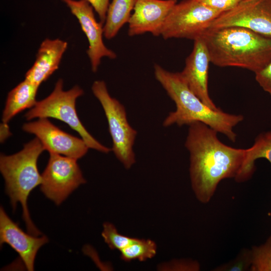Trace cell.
Segmentation results:
<instances>
[{
	"label": "cell",
	"mask_w": 271,
	"mask_h": 271,
	"mask_svg": "<svg viewBox=\"0 0 271 271\" xmlns=\"http://www.w3.org/2000/svg\"><path fill=\"white\" fill-rule=\"evenodd\" d=\"M185 146L190 154V177L196 198L208 203L219 183L235 178L244 159L246 149L221 142L217 132L201 122L189 125Z\"/></svg>",
	"instance_id": "1"
},
{
	"label": "cell",
	"mask_w": 271,
	"mask_h": 271,
	"mask_svg": "<svg viewBox=\"0 0 271 271\" xmlns=\"http://www.w3.org/2000/svg\"><path fill=\"white\" fill-rule=\"evenodd\" d=\"M154 74L176 107L164 119V126H181L201 122L224 134L230 141H236L237 135L233 128L243 120L242 115L230 114L221 109L215 110L208 106L191 90L180 72H170L155 64Z\"/></svg>",
	"instance_id": "2"
},
{
	"label": "cell",
	"mask_w": 271,
	"mask_h": 271,
	"mask_svg": "<svg viewBox=\"0 0 271 271\" xmlns=\"http://www.w3.org/2000/svg\"><path fill=\"white\" fill-rule=\"evenodd\" d=\"M211 62L236 67L255 73L271 62V37L238 27L208 30L202 36Z\"/></svg>",
	"instance_id": "3"
},
{
	"label": "cell",
	"mask_w": 271,
	"mask_h": 271,
	"mask_svg": "<svg viewBox=\"0 0 271 271\" xmlns=\"http://www.w3.org/2000/svg\"><path fill=\"white\" fill-rule=\"evenodd\" d=\"M44 150L41 141L36 137L26 144L21 151L9 156L2 154L0 156V171L13 208L15 210L17 203H21L28 233L36 236L42 233L31 219L27 201L32 191L41 184L42 175L38 171L37 161Z\"/></svg>",
	"instance_id": "4"
},
{
	"label": "cell",
	"mask_w": 271,
	"mask_h": 271,
	"mask_svg": "<svg viewBox=\"0 0 271 271\" xmlns=\"http://www.w3.org/2000/svg\"><path fill=\"white\" fill-rule=\"evenodd\" d=\"M83 93V89L78 85L68 90H64L63 80L59 79L51 93L45 99L37 101L25 116L28 120L35 118L48 117L60 120L77 132L89 148L108 153L112 149L102 145L93 137L78 117L75 107L76 100Z\"/></svg>",
	"instance_id": "5"
},
{
	"label": "cell",
	"mask_w": 271,
	"mask_h": 271,
	"mask_svg": "<svg viewBox=\"0 0 271 271\" xmlns=\"http://www.w3.org/2000/svg\"><path fill=\"white\" fill-rule=\"evenodd\" d=\"M91 89L104 110L112 141V151L124 168L129 169L136 163L133 146L137 131L129 123L124 106L110 95L104 81H95Z\"/></svg>",
	"instance_id": "6"
},
{
	"label": "cell",
	"mask_w": 271,
	"mask_h": 271,
	"mask_svg": "<svg viewBox=\"0 0 271 271\" xmlns=\"http://www.w3.org/2000/svg\"><path fill=\"white\" fill-rule=\"evenodd\" d=\"M221 14L199 0H183L177 3L171 10L160 36L165 39L183 38L195 40L201 37Z\"/></svg>",
	"instance_id": "7"
},
{
	"label": "cell",
	"mask_w": 271,
	"mask_h": 271,
	"mask_svg": "<svg viewBox=\"0 0 271 271\" xmlns=\"http://www.w3.org/2000/svg\"><path fill=\"white\" fill-rule=\"evenodd\" d=\"M49 154L47 165L42 175L40 189L46 197L59 205L86 180L77 160Z\"/></svg>",
	"instance_id": "8"
},
{
	"label": "cell",
	"mask_w": 271,
	"mask_h": 271,
	"mask_svg": "<svg viewBox=\"0 0 271 271\" xmlns=\"http://www.w3.org/2000/svg\"><path fill=\"white\" fill-rule=\"evenodd\" d=\"M244 28L271 37V0H242L216 18L208 30Z\"/></svg>",
	"instance_id": "9"
},
{
	"label": "cell",
	"mask_w": 271,
	"mask_h": 271,
	"mask_svg": "<svg viewBox=\"0 0 271 271\" xmlns=\"http://www.w3.org/2000/svg\"><path fill=\"white\" fill-rule=\"evenodd\" d=\"M69 8L71 13L78 20L82 30L87 38L89 46L86 51L91 70L97 71L102 58L111 59L116 58V54L105 45L103 23L96 20L93 8L86 0H62Z\"/></svg>",
	"instance_id": "10"
},
{
	"label": "cell",
	"mask_w": 271,
	"mask_h": 271,
	"mask_svg": "<svg viewBox=\"0 0 271 271\" xmlns=\"http://www.w3.org/2000/svg\"><path fill=\"white\" fill-rule=\"evenodd\" d=\"M22 129L35 134L41 141L45 150L49 153L63 155L78 160L87 152L88 147L82 139L74 137L60 129L47 118L26 123Z\"/></svg>",
	"instance_id": "11"
},
{
	"label": "cell",
	"mask_w": 271,
	"mask_h": 271,
	"mask_svg": "<svg viewBox=\"0 0 271 271\" xmlns=\"http://www.w3.org/2000/svg\"><path fill=\"white\" fill-rule=\"evenodd\" d=\"M191 54L186 58L180 74L191 90L206 105L218 110L208 91V73L210 57L202 36L194 40Z\"/></svg>",
	"instance_id": "12"
},
{
	"label": "cell",
	"mask_w": 271,
	"mask_h": 271,
	"mask_svg": "<svg viewBox=\"0 0 271 271\" xmlns=\"http://www.w3.org/2000/svg\"><path fill=\"white\" fill-rule=\"evenodd\" d=\"M177 3V0H136L127 23L128 35L150 33L160 36L166 19Z\"/></svg>",
	"instance_id": "13"
},
{
	"label": "cell",
	"mask_w": 271,
	"mask_h": 271,
	"mask_svg": "<svg viewBox=\"0 0 271 271\" xmlns=\"http://www.w3.org/2000/svg\"><path fill=\"white\" fill-rule=\"evenodd\" d=\"M45 236L38 237L23 231L7 215L3 207L0 209V244H9L19 255L27 269L34 270V262L38 251L48 242Z\"/></svg>",
	"instance_id": "14"
},
{
	"label": "cell",
	"mask_w": 271,
	"mask_h": 271,
	"mask_svg": "<svg viewBox=\"0 0 271 271\" xmlns=\"http://www.w3.org/2000/svg\"><path fill=\"white\" fill-rule=\"evenodd\" d=\"M67 47V42L62 40L45 39L40 46L34 64L26 73L25 79L40 86L59 68Z\"/></svg>",
	"instance_id": "15"
},
{
	"label": "cell",
	"mask_w": 271,
	"mask_h": 271,
	"mask_svg": "<svg viewBox=\"0 0 271 271\" xmlns=\"http://www.w3.org/2000/svg\"><path fill=\"white\" fill-rule=\"evenodd\" d=\"M39 86L25 79L11 90L3 112V122L7 123L17 114L33 107L37 102L36 96Z\"/></svg>",
	"instance_id": "16"
},
{
	"label": "cell",
	"mask_w": 271,
	"mask_h": 271,
	"mask_svg": "<svg viewBox=\"0 0 271 271\" xmlns=\"http://www.w3.org/2000/svg\"><path fill=\"white\" fill-rule=\"evenodd\" d=\"M259 158H264L271 164V131L260 133L253 145L246 149L244 161L235 181L242 183L249 180L256 169L255 161Z\"/></svg>",
	"instance_id": "17"
},
{
	"label": "cell",
	"mask_w": 271,
	"mask_h": 271,
	"mask_svg": "<svg viewBox=\"0 0 271 271\" xmlns=\"http://www.w3.org/2000/svg\"><path fill=\"white\" fill-rule=\"evenodd\" d=\"M136 0H112L109 4L104 23V36L111 39L118 33L131 16Z\"/></svg>",
	"instance_id": "18"
},
{
	"label": "cell",
	"mask_w": 271,
	"mask_h": 271,
	"mask_svg": "<svg viewBox=\"0 0 271 271\" xmlns=\"http://www.w3.org/2000/svg\"><path fill=\"white\" fill-rule=\"evenodd\" d=\"M157 251V246L154 241L134 238L130 244L120 251V258L126 262L136 259L144 261L154 257Z\"/></svg>",
	"instance_id": "19"
},
{
	"label": "cell",
	"mask_w": 271,
	"mask_h": 271,
	"mask_svg": "<svg viewBox=\"0 0 271 271\" xmlns=\"http://www.w3.org/2000/svg\"><path fill=\"white\" fill-rule=\"evenodd\" d=\"M251 250L250 271H271V235L265 242L253 246Z\"/></svg>",
	"instance_id": "20"
},
{
	"label": "cell",
	"mask_w": 271,
	"mask_h": 271,
	"mask_svg": "<svg viewBox=\"0 0 271 271\" xmlns=\"http://www.w3.org/2000/svg\"><path fill=\"white\" fill-rule=\"evenodd\" d=\"M103 227L102 236L111 249L120 251L130 244L134 239L119 233L115 226L110 222H105Z\"/></svg>",
	"instance_id": "21"
},
{
	"label": "cell",
	"mask_w": 271,
	"mask_h": 271,
	"mask_svg": "<svg viewBox=\"0 0 271 271\" xmlns=\"http://www.w3.org/2000/svg\"><path fill=\"white\" fill-rule=\"evenodd\" d=\"M251 249L243 248L232 260L216 267V271H245L249 270L251 264Z\"/></svg>",
	"instance_id": "22"
},
{
	"label": "cell",
	"mask_w": 271,
	"mask_h": 271,
	"mask_svg": "<svg viewBox=\"0 0 271 271\" xmlns=\"http://www.w3.org/2000/svg\"><path fill=\"white\" fill-rule=\"evenodd\" d=\"M200 268V264L197 261L187 259L174 260L159 266L160 270H164L197 271Z\"/></svg>",
	"instance_id": "23"
},
{
	"label": "cell",
	"mask_w": 271,
	"mask_h": 271,
	"mask_svg": "<svg viewBox=\"0 0 271 271\" xmlns=\"http://www.w3.org/2000/svg\"><path fill=\"white\" fill-rule=\"evenodd\" d=\"M208 7L221 13L236 7L242 0H199Z\"/></svg>",
	"instance_id": "24"
},
{
	"label": "cell",
	"mask_w": 271,
	"mask_h": 271,
	"mask_svg": "<svg viewBox=\"0 0 271 271\" xmlns=\"http://www.w3.org/2000/svg\"><path fill=\"white\" fill-rule=\"evenodd\" d=\"M259 85L271 96V62L263 69L255 73Z\"/></svg>",
	"instance_id": "25"
},
{
	"label": "cell",
	"mask_w": 271,
	"mask_h": 271,
	"mask_svg": "<svg viewBox=\"0 0 271 271\" xmlns=\"http://www.w3.org/2000/svg\"><path fill=\"white\" fill-rule=\"evenodd\" d=\"M93 7L98 14L100 21L104 23L107 10L109 5V0H86Z\"/></svg>",
	"instance_id": "26"
},
{
	"label": "cell",
	"mask_w": 271,
	"mask_h": 271,
	"mask_svg": "<svg viewBox=\"0 0 271 271\" xmlns=\"http://www.w3.org/2000/svg\"><path fill=\"white\" fill-rule=\"evenodd\" d=\"M1 142H3L6 139L10 136V132L7 123L3 122L2 124H1Z\"/></svg>",
	"instance_id": "27"
}]
</instances>
